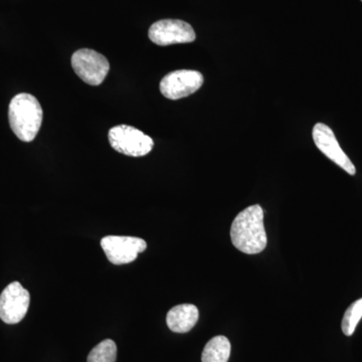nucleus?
I'll return each instance as SVG.
<instances>
[{"label":"nucleus","instance_id":"obj_12","mask_svg":"<svg viewBox=\"0 0 362 362\" xmlns=\"http://www.w3.org/2000/svg\"><path fill=\"white\" fill-rule=\"evenodd\" d=\"M117 345L111 339H106L96 345L88 356V362H115Z\"/></svg>","mask_w":362,"mask_h":362},{"label":"nucleus","instance_id":"obj_4","mask_svg":"<svg viewBox=\"0 0 362 362\" xmlns=\"http://www.w3.org/2000/svg\"><path fill=\"white\" fill-rule=\"evenodd\" d=\"M71 62L75 73L90 86L101 85L110 70L108 59L94 49H78L74 52Z\"/></svg>","mask_w":362,"mask_h":362},{"label":"nucleus","instance_id":"obj_8","mask_svg":"<svg viewBox=\"0 0 362 362\" xmlns=\"http://www.w3.org/2000/svg\"><path fill=\"white\" fill-rule=\"evenodd\" d=\"M101 246L112 264L124 265L134 262L138 254L146 250L147 244L140 238L108 235L102 239Z\"/></svg>","mask_w":362,"mask_h":362},{"label":"nucleus","instance_id":"obj_9","mask_svg":"<svg viewBox=\"0 0 362 362\" xmlns=\"http://www.w3.org/2000/svg\"><path fill=\"white\" fill-rule=\"evenodd\" d=\"M312 136H313L317 148L320 150L324 156H327L331 161L337 164L349 175H356V166L340 147L337 136L330 127L324 123H317L312 131Z\"/></svg>","mask_w":362,"mask_h":362},{"label":"nucleus","instance_id":"obj_7","mask_svg":"<svg viewBox=\"0 0 362 362\" xmlns=\"http://www.w3.org/2000/svg\"><path fill=\"white\" fill-rule=\"evenodd\" d=\"M204 84V76L199 71L178 70L168 74L160 82V92L169 100H180L190 96Z\"/></svg>","mask_w":362,"mask_h":362},{"label":"nucleus","instance_id":"obj_3","mask_svg":"<svg viewBox=\"0 0 362 362\" xmlns=\"http://www.w3.org/2000/svg\"><path fill=\"white\" fill-rule=\"evenodd\" d=\"M108 137L112 148L128 156H147L154 146L151 137L128 125H119L111 128Z\"/></svg>","mask_w":362,"mask_h":362},{"label":"nucleus","instance_id":"obj_1","mask_svg":"<svg viewBox=\"0 0 362 362\" xmlns=\"http://www.w3.org/2000/svg\"><path fill=\"white\" fill-rule=\"evenodd\" d=\"M230 239L233 246L245 254H259L266 249L268 239L261 206L247 207L235 216L230 228Z\"/></svg>","mask_w":362,"mask_h":362},{"label":"nucleus","instance_id":"obj_6","mask_svg":"<svg viewBox=\"0 0 362 362\" xmlns=\"http://www.w3.org/2000/svg\"><path fill=\"white\" fill-rule=\"evenodd\" d=\"M30 295L20 282L11 283L0 295V319L6 324L21 322L28 313Z\"/></svg>","mask_w":362,"mask_h":362},{"label":"nucleus","instance_id":"obj_5","mask_svg":"<svg viewBox=\"0 0 362 362\" xmlns=\"http://www.w3.org/2000/svg\"><path fill=\"white\" fill-rule=\"evenodd\" d=\"M148 37L152 42L160 47L194 42L192 26L180 20H162L150 26Z\"/></svg>","mask_w":362,"mask_h":362},{"label":"nucleus","instance_id":"obj_2","mask_svg":"<svg viewBox=\"0 0 362 362\" xmlns=\"http://www.w3.org/2000/svg\"><path fill=\"white\" fill-rule=\"evenodd\" d=\"M42 115V106L33 95L21 93L13 97L9 104V125L21 141L32 142L37 137Z\"/></svg>","mask_w":362,"mask_h":362},{"label":"nucleus","instance_id":"obj_11","mask_svg":"<svg viewBox=\"0 0 362 362\" xmlns=\"http://www.w3.org/2000/svg\"><path fill=\"white\" fill-rule=\"evenodd\" d=\"M230 356V342L226 337L211 338L202 351V362H228Z\"/></svg>","mask_w":362,"mask_h":362},{"label":"nucleus","instance_id":"obj_10","mask_svg":"<svg viewBox=\"0 0 362 362\" xmlns=\"http://www.w3.org/2000/svg\"><path fill=\"white\" fill-rule=\"evenodd\" d=\"M199 312L192 304H181L168 311L166 323L169 329L176 333H187L199 320Z\"/></svg>","mask_w":362,"mask_h":362},{"label":"nucleus","instance_id":"obj_13","mask_svg":"<svg viewBox=\"0 0 362 362\" xmlns=\"http://www.w3.org/2000/svg\"><path fill=\"white\" fill-rule=\"evenodd\" d=\"M362 318V298L350 305L342 319V331L346 337H351L356 329L357 324Z\"/></svg>","mask_w":362,"mask_h":362}]
</instances>
